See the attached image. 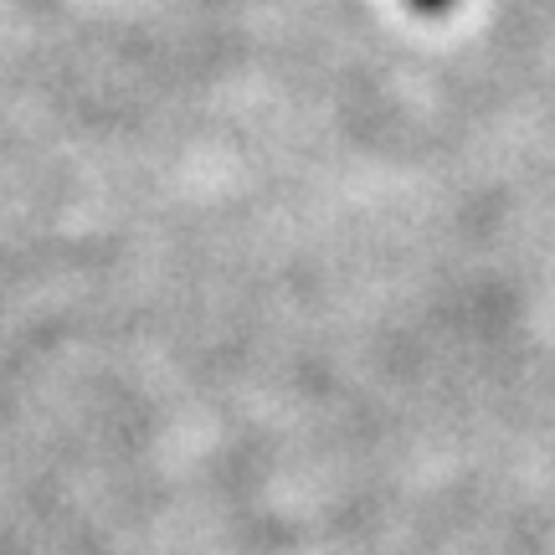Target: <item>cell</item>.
Here are the masks:
<instances>
[{"label": "cell", "instance_id": "obj_1", "mask_svg": "<svg viewBox=\"0 0 555 555\" xmlns=\"http://www.w3.org/2000/svg\"><path fill=\"white\" fill-rule=\"evenodd\" d=\"M406 5H412V11H422V16H442L453 0H406Z\"/></svg>", "mask_w": 555, "mask_h": 555}]
</instances>
